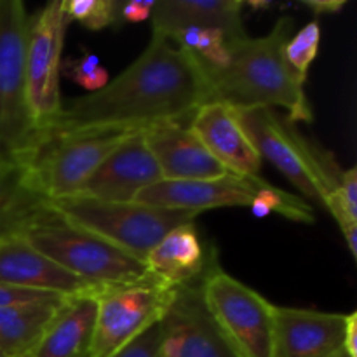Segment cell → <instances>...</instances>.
I'll use <instances>...</instances> for the list:
<instances>
[{
	"mask_svg": "<svg viewBox=\"0 0 357 357\" xmlns=\"http://www.w3.org/2000/svg\"><path fill=\"white\" fill-rule=\"evenodd\" d=\"M45 202L28 185L23 167L16 160L0 157V237L20 234Z\"/></svg>",
	"mask_w": 357,
	"mask_h": 357,
	"instance_id": "22",
	"label": "cell"
},
{
	"mask_svg": "<svg viewBox=\"0 0 357 357\" xmlns=\"http://www.w3.org/2000/svg\"><path fill=\"white\" fill-rule=\"evenodd\" d=\"M114 357H160V324L157 323Z\"/></svg>",
	"mask_w": 357,
	"mask_h": 357,
	"instance_id": "27",
	"label": "cell"
},
{
	"mask_svg": "<svg viewBox=\"0 0 357 357\" xmlns=\"http://www.w3.org/2000/svg\"><path fill=\"white\" fill-rule=\"evenodd\" d=\"M344 351L349 357H357V312L347 314V330H345Z\"/></svg>",
	"mask_w": 357,
	"mask_h": 357,
	"instance_id": "29",
	"label": "cell"
},
{
	"mask_svg": "<svg viewBox=\"0 0 357 357\" xmlns=\"http://www.w3.org/2000/svg\"><path fill=\"white\" fill-rule=\"evenodd\" d=\"M213 323L237 357H272L274 305L213 264L201 281Z\"/></svg>",
	"mask_w": 357,
	"mask_h": 357,
	"instance_id": "7",
	"label": "cell"
},
{
	"mask_svg": "<svg viewBox=\"0 0 357 357\" xmlns=\"http://www.w3.org/2000/svg\"><path fill=\"white\" fill-rule=\"evenodd\" d=\"M61 70L70 80L79 84L84 89L91 91V93L103 89L110 82L107 68L101 65L98 56L93 52H86L79 58L66 59L65 63H61Z\"/></svg>",
	"mask_w": 357,
	"mask_h": 357,
	"instance_id": "25",
	"label": "cell"
},
{
	"mask_svg": "<svg viewBox=\"0 0 357 357\" xmlns=\"http://www.w3.org/2000/svg\"><path fill=\"white\" fill-rule=\"evenodd\" d=\"M0 282L63 296L98 295L107 288L91 284L65 271L17 234L0 237Z\"/></svg>",
	"mask_w": 357,
	"mask_h": 357,
	"instance_id": "16",
	"label": "cell"
},
{
	"mask_svg": "<svg viewBox=\"0 0 357 357\" xmlns=\"http://www.w3.org/2000/svg\"><path fill=\"white\" fill-rule=\"evenodd\" d=\"M26 10L20 0H0V157L17 160L38 129L28 107L24 75Z\"/></svg>",
	"mask_w": 357,
	"mask_h": 357,
	"instance_id": "8",
	"label": "cell"
},
{
	"mask_svg": "<svg viewBox=\"0 0 357 357\" xmlns=\"http://www.w3.org/2000/svg\"><path fill=\"white\" fill-rule=\"evenodd\" d=\"M17 236L59 267L94 286L159 282L145 261L65 220L47 202L24 223Z\"/></svg>",
	"mask_w": 357,
	"mask_h": 357,
	"instance_id": "3",
	"label": "cell"
},
{
	"mask_svg": "<svg viewBox=\"0 0 357 357\" xmlns=\"http://www.w3.org/2000/svg\"><path fill=\"white\" fill-rule=\"evenodd\" d=\"M267 185L268 181L260 176H239L234 173L211 180H162L139 192L132 202L199 215L208 209L251 206Z\"/></svg>",
	"mask_w": 357,
	"mask_h": 357,
	"instance_id": "12",
	"label": "cell"
},
{
	"mask_svg": "<svg viewBox=\"0 0 357 357\" xmlns=\"http://www.w3.org/2000/svg\"><path fill=\"white\" fill-rule=\"evenodd\" d=\"M0 357H7V356H3V354H0Z\"/></svg>",
	"mask_w": 357,
	"mask_h": 357,
	"instance_id": "32",
	"label": "cell"
},
{
	"mask_svg": "<svg viewBox=\"0 0 357 357\" xmlns=\"http://www.w3.org/2000/svg\"><path fill=\"white\" fill-rule=\"evenodd\" d=\"M340 357H349V356H347V354H345V352H344V354H342Z\"/></svg>",
	"mask_w": 357,
	"mask_h": 357,
	"instance_id": "31",
	"label": "cell"
},
{
	"mask_svg": "<svg viewBox=\"0 0 357 357\" xmlns=\"http://www.w3.org/2000/svg\"><path fill=\"white\" fill-rule=\"evenodd\" d=\"M47 204L58 215L119 250L145 261L146 253L176 227L195 222V213L157 208L139 202H107L72 195L54 199Z\"/></svg>",
	"mask_w": 357,
	"mask_h": 357,
	"instance_id": "6",
	"label": "cell"
},
{
	"mask_svg": "<svg viewBox=\"0 0 357 357\" xmlns=\"http://www.w3.org/2000/svg\"><path fill=\"white\" fill-rule=\"evenodd\" d=\"M121 0H65L68 21H79L87 30H103L121 26L119 21Z\"/></svg>",
	"mask_w": 357,
	"mask_h": 357,
	"instance_id": "23",
	"label": "cell"
},
{
	"mask_svg": "<svg viewBox=\"0 0 357 357\" xmlns=\"http://www.w3.org/2000/svg\"><path fill=\"white\" fill-rule=\"evenodd\" d=\"M243 7L239 0H160L150 17L152 35L169 40L176 31L197 26L222 31L227 40L246 37Z\"/></svg>",
	"mask_w": 357,
	"mask_h": 357,
	"instance_id": "19",
	"label": "cell"
},
{
	"mask_svg": "<svg viewBox=\"0 0 357 357\" xmlns=\"http://www.w3.org/2000/svg\"><path fill=\"white\" fill-rule=\"evenodd\" d=\"M68 296L58 295V293L37 291V289L17 288V286L3 284L0 282V309L2 307L14 305H30V303H44V302H59Z\"/></svg>",
	"mask_w": 357,
	"mask_h": 357,
	"instance_id": "26",
	"label": "cell"
},
{
	"mask_svg": "<svg viewBox=\"0 0 357 357\" xmlns=\"http://www.w3.org/2000/svg\"><path fill=\"white\" fill-rule=\"evenodd\" d=\"M131 132L135 131H38L30 149L16 162L23 167L28 185L45 201L72 197Z\"/></svg>",
	"mask_w": 357,
	"mask_h": 357,
	"instance_id": "5",
	"label": "cell"
},
{
	"mask_svg": "<svg viewBox=\"0 0 357 357\" xmlns=\"http://www.w3.org/2000/svg\"><path fill=\"white\" fill-rule=\"evenodd\" d=\"M176 288L160 282L107 286L96 295L98 312L89 357H114L160 323Z\"/></svg>",
	"mask_w": 357,
	"mask_h": 357,
	"instance_id": "10",
	"label": "cell"
},
{
	"mask_svg": "<svg viewBox=\"0 0 357 357\" xmlns=\"http://www.w3.org/2000/svg\"><path fill=\"white\" fill-rule=\"evenodd\" d=\"M295 21L282 16L264 37H241L227 42V58L220 66H199L209 101L234 108H284L289 122H312L314 114L305 82L284 58V45Z\"/></svg>",
	"mask_w": 357,
	"mask_h": 357,
	"instance_id": "2",
	"label": "cell"
},
{
	"mask_svg": "<svg viewBox=\"0 0 357 357\" xmlns=\"http://www.w3.org/2000/svg\"><path fill=\"white\" fill-rule=\"evenodd\" d=\"M201 281L178 286L174 291L159 323L160 357H237L209 316Z\"/></svg>",
	"mask_w": 357,
	"mask_h": 357,
	"instance_id": "11",
	"label": "cell"
},
{
	"mask_svg": "<svg viewBox=\"0 0 357 357\" xmlns=\"http://www.w3.org/2000/svg\"><path fill=\"white\" fill-rule=\"evenodd\" d=\"M96 312V295L68 296L23 357H89Z\"/></svg>",
	"mask_w": 357,
	"mask_h": 357,
	"instance_id": "20",
	"label": "cell"
},
{
	"mask_svg": "<svg viewBox=\"0 0 357 357\" xmlns=\"http://www.w3.org/2000/svg\"><path fill=\"white\" fill-rule=\"evenodd\" d=\"M208 101L197 61L167 38L152 35L149 47L117 79L96 93L63 105L40 131H143L162 122L188 124Z\"/></svg>",
	"mask_w": 357,
	"mask_h": 357,
	"instance_id": "1",
	"label": "cell"
},
{
	"mask_svg": "<svg viewBox=\"0 0 357 357\" xmlns=\"http://www.w3.org/2000/svg\"><path fill=\"white\" fill-rule=\"evenodd\" d=\"M237 110L261 160L274 164L300 194L326 206L337 192L344 171L333 153L305 138L286 115L274 108Z\"/></svg>",
	"mask_w": 357,
	"mask_h": 357,
	"instance_id": "4",
	"label": "cell"
},
{
	"mask_svg": "<svg viewBox=\"0 0 357 357\" xmlns=\"http://www.w3.org/2000/svg\"><path fill=\"white\" fill-rule=\"evenodd\" d=\"M188 128L229 173L260 174L261 157L244 129L237 108L222 101H208L192 115Z\"/></svg>",
	"mask_w": 357,
	"mask_h": 357,
	"instance_id": "15",
	"label": "cell"
},
{
	"mask_svg": "<svg viewBox=\"0 0 357 357\" xmlns=\"http://www.w3.org/2000/svg\"><path fill=\"white\" fill-rule=\"evenodd\" d=\"M215 261L216 253L206 250L194 222L167 232L145 257L150 274L169 288L201 281Z\"/></svg>",
	"mask_w": 357,
	"mask_h": 357,
	"instance_id": "18",
	"label": "cell"
},
{
	"mask_svg": "<svg viewBox=\"0 0 357 357\" xmlns=\"http://www.w3.org/2000/svg\"><path fill=\"white\" fill-rule=\"evenodd\" d=\"M321 28L317 21H310L289 37L284 45V58L293 72L305 82L310 65L319 52Z\"/></svg>",
	"mask_w": 357,
	"mask_h": 357,
	"instance_id": "24",
	"label": "cell"
},
{
	"mask_svg": "<svg viewBox=\"0 0 357 357\" xmlns=\"http://www.w3.org/2000/svg\"><path fill=\"white\" fill-rule=\"evenodd\" d=\"M162 180L142 131H135L108 153L77 195L107 202H132L139 192Z\"/></svg>",
	"mask_w": 357,
	"mask_h": 357,
	"instance_id": "13",
	"label": "cell"
},
{
	"mask_svg": "<svg viewBox=\"0 0 357 357\" xmlns=\"http://www.w3.org/2000/svg\"><path fill=\"white\" fill-rule=\"evenodd\" d=\"M164 180H211L229 171L183 122H162L142 131Z\"/></svg>",
	"mask_w": 357,
	"mask_h": 357,
	"instance_id": "17",
	"label": "cell"
},
{
	"mask_svg": "<svg viewBox=\"0 0 357 357\" xmlns=\"http://www.w3.org/2000/svg\"><path fill=\"white\" fill-rule=\"evenodd\" d=\"M155 7V0H129L119 3V21L124 23H142L150 20Z\"/></svg>",
	"mask_w": 357,
	"mask_h": 357,
	"instance_id": "28",
	"label": "cell"
},
{
	"mask_svg": "<svg viewBox=\"0 0 357 357\" xmlns=\"http://www.w3.org/2000/svg\"><path fill=\"white\" fill-rule=\"evenodd\" d=\"M65 300L2 307L0 309V354L7 357L26 356Z\"/></svg>",
	"mask_w": 357,
	"mask_h": 357,
	"instance_id": "21",
	"label": "cell"
},
{
	"mask_svg": "<svg viewBox=\"0 0 357 357\" xmlns=\"http://www.w3.org/2000/svg\"><path fill=\"white\" fill-rule=\"evenodd\" d=\"M68 17L65 0H54L26 20L24 75L28 107L37 129H44L61 110L59 73Z\"/></svg>",
	"mask_w": 357,
	"mask_h": 357,
	"instance_id": "9",
	"label": "cell"
},
{
	"mask_svg": "<svg viewBox=\"0 0 357 357\" xmlns=\"http://www.w3.org/2000/svg\"><path fill=\"white\" fill-rule=\"evenodd\" d=\"M345 3H347L345 0L344 2L340 0H310V2H303V6L312 10L314 14H330L344 9Z\"/></svg>",
	"mask_w": 357,
	"mask_h": 357,
	"instance_id": "30",
	"label": "cell"
},
{
	"mask_svg": "<svg viewBox=\"0 0 357 357\" xmlns=\"http://www.w3.org/2000/svg\"><path fill=\"white\" fill-rule=\"evenodd\" d=\"M347 314L274 305L272 357H340Z\"/></svg>",
	"mask_w": 357,
	"mask_h": 357,
	"instance_id": "14",
	"label": "cell"
}]
</instances>
